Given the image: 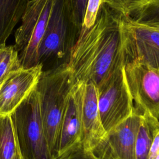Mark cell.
Returning a JSON list of instances; mask_svg holds the SVG:
<instances>
[{
    "label": "cell",
    "instance_id": "cell-1",
    "mask_svg": "<svg viewBox=\"0 0 159 159\" xmlns=\"http://www.w3.org/2000/svg\"><path fill=\"white\" fill-rule=\"evenodd\" d=\"M125 18L122 14L101 3L94 24L82 27L67 65L75 81L91 82L97 87L127 60Z\"/></svg>",
    "mask_w": 159,
    "mask_h": 159
},
{
    "label": "cell",
    "instance_id": "cell-2",
    "mask_svg": "<svg viewBox=\"0 0 159 159\" xmlns=\"http://www.w3.org/2000/svg\"><path fill=\"white\" fill-rule=\"evenodd\" d=\"M75 83L71 71L65 65L42 71L35 86L44 134L52 159L56 156L61 120Z\"/></svg>",
    "mask_w": 159,
    "mask_h": 159
},
{
    "label": "cell",
    "instance_id": "cell-3",
    "mask_svg": "<svg viewBox=\"0 0 159 159\" xmlns=\"http://www.w3.org/2000/svg\"><path fill=\"white\" fill-rule=\"evenodd\" d=\"M80 31L74 22L70 0H53L38 52V64L43 71L68 64Z\"/></svg>",
    "mask_w": 159,
    "mask_h": 159
},
{
    "label": "cell",
    "instance_id": "cell-4",
    "mask_svg": "<svg viewBox=\"0 0 159 159\" xmlns=\"http://www.w3.org/2000/svg\"><path fill=\"white\" fill-rule=\"evenodd\" d=\"M17 142L25 159H52L44 134L35 88L11 114Z\"/></svg>",
    "mask_w": 159,
    "mask_h": 159
},
{
    "label": "cell",
    "instance_id": "cell-5",
    "mask_svg": "<svg viewBox=\"0 0 159 159\" xmlns=\"http://www.w3.org/2000/svg\"><path fill=\"white\" fill-rule=\"evenodd\" d=\"M53 0H28L21 17L22 24L14 34L15 48L21 66L38 65V52L52 10Z\"/></svg>",
    "mask_w": 159,
    "mask_h": 159
},
{
    "label": "cell",
    "instance_id": "cell-6",
    "mask_svg": "<svg viewBox=\"0 0 159 159\" xmlns=\"http://www.w3.org/2000/svg\"><path fill=\"white\" fill-rule=\"evenodd\" d=\"M124 66L97 87L99 111L106 132L129 118L135 111Z\"/></svg>",
    "mask_w": 159,
    "mask_h": 159
},
{
    "label": "cell",
    "instance_id": "cell-7",
    "mask_svg": "<svg viewBox=\"0 0 159 159\" xmlns=\"http://www.w3.org/2000/svg\"><path fill=\"white\" fill-rule=\"evenodd\" d=\"M124 70L136 107L159 120V68L135 58L127 60Z\"/></svg>",
    "mask_w": 159,
    "mask_h": 159
},
{
    "label": "cell",
    "instance_id": "cell-8",
    "mask_svg": "<svg viewBox=\"0 0 159 159\" xmlns=\"http://www.w3.org/2000/svg\"><path fill=\"white\" fill-rule=\"evenodd\" d=\"M142 112L135 107L134 113L107 132L91 151L96 159H135V143Z\"/></svg>",
    "mask_w": 159,
    "mask_h": 159
},
{
    "label": "cell",
    "instance_id": "cell-9",
    "mask_svg": "<svg viewBox=\"0 0 159 159\" xmlns=\"http://www.w3.org/2000/svg\"><path fill=\"white\" fill-rule=\"evenodd\" d=\"M84 84L75 81L69 94L60 126L55 158L81 144Z\"/></svg>",
    "mask_w": 159,
    "mask_h": 159
},
{
    "label": "cell",
    "instance_id": "cell-10",
    "mask_svg": "<svg viewBox=\"0 0 159 159\" xmlns=\"http://www.w3.org/2000/svg\"><path fill=\"white\" fill-rule=\"evenodd\" d=\"M42 71L40 65L21 68L0 85V115L14 112L35 88Z\"/></svg>",
    "mask_w": 159,
    "mask_h": 159
},
{
    "label": "cell",
    "instance_id": "cell-11",
    "mask_svg": "<svg viewBox=\"0 0 159 159\" xmlns=\"http://www.w3.org/2000/svg\"><path fill=\"white\" fill-rule=\"evenodd\" d=\"M124 18L127 60L137 58L159 68V31Z\"/></svg>",
    "mask_w": 159,
    "mask_h": 159
},
{
    "label": "cell",
    "instance_id": "cell-12",
    "mask_svg": "<svg viewBox=\"0 0 159 159\" xmlns=\"http://www.w3.org/2000/svg\"><path fill=\"white\" fill-rule=\"evenodd\" d=\"M106 133L99 111L97 86L91 82L84 83L81 111L82 147L91 152Z\"/></svg>",
    "mask_w": 159,
    "mask_h": 159
},
{
    "label": "cell",
    "instance_id": "cell-13",
    "mask_svg": "<svg viewBox=\"0 0 159 159\" xmlns=\"http://www.w3.org/2000/svg\"><path fill=\"white\" fill-rule=\"evenodd\" d=\"M28 0H0V46L6 45L25 9Z\"/></svg>",
    "mask_w": 159,
    "mask_h": 159
},
{
    "label": "cell",
    "instance_id": "cell-14",
    "mask_svg": "<svg viewBox=\"0 0 159 159\" xmlns=\"http://www.w3.org/2000/svg\"><path fill=\"white\" fill-rule=\"evenodd\" d=\"M133 23L159 26V0H143L130 6L122 14Z\"/></svg>",
    "mask_w": 159,
    "mask_h": 159
},
{
    "label": "cell",
    "instance_id": "cell-15",
    "mask_svg": "<svg viewBox=\"0 0 159 159\" xmlns=\"http://www.w3.org/2000/svg\"><path fill=\"white\" fill-rule=\"evenodd\" d=\"M150 115L142 113L135 143V158L148 159L153 140L155 120Z\"/></svg>",
    "mask_w": 159,
    "mask_h": 159
},
{
    "label": "cell",
    "instance_id": "cell-16",
    "mask_svg": "<svg viewBox=\"0 0 159 159\" xmlns=\"http://www.w3.org/2000/svg\"><path fill=\"white\" fill-rule=\"evenodd\" d=\"M17 147L11 114L0 115V159H11Z\"/></svg>",
    "mask_w": 159,
    "mask_h": 159
},
{
    "label": "cell",
    "instance_id": "cell-17",
    "mask_svg": "<svg viewBox=\"0 0 159 159\" xmlns=\"http://www.w3.org/2000/svg\"><path fill=\"white\" fill-rule=\"evenodd\" d=\"M21 68L18 52L14 45L0 46V85Z\"/></svg>",
    "mask_w": 159,
    "mask_h": 159
},
{
    "label": "cell",
    "instance_id": "cell-18",
    "mask_svg": "<svg viewBox=\"0 0 159 159\" xmlns=\"http://www.w3.org/2000/svg\"><path fill=\"white\" fill-rule=\"evenodd\" d=\"M89 0H70L71 11L75 25L81 30Z\"/></svg>",
    "mask_w": 159,
    "mask_h": 159
},
{
    "label": "cell",
    "instance_id": "cell-19",
    "mask_svg": "<svg viewBox=\"0 0 159 159\" xmlns=\"http://www.w3.org/2000/svg\"><path fill=\"white\" fill-rule=\"evenodd\" d=\"M55 159H96L91 152L84 150L81 144L69 150Z\"/></svg>",
    "mask_w": 159,
    "mask_h": 159
},
{
    "label": "cell",
    "instance_id": "cell-20",
    "mask_svg": "<svg viewBox=\"0 0 159 159\" xmlns=\"http://www.w3.org/2000/svg\"><path fill=\"white\" fill-rule=\"evenodd\" d=\"M101 0H89L82 27L89 28L94 22Z\"/></svg>",
    "mask_w": 159,
    "mask_h": 159
},
{
    "label": "cell",
    "instance_id": "cell-21",
    "mask_svg": "<svg viewBox=\"0 0 159 159\" xmlns=\"http://www.w3.org/2000/svg\"><path fill=\"white\" fill-rule=\"evenodd\" d=\"M141 1L143 0H101V3H104L111 9L123 14L130 6Z\"/></svg>",
    "mask_w": 159,
    "mask_h": 159
},
{
    "label": "cell",
    "instance_id": "cell-22",
    "mask_svg": "<svg viewBox=\"0 0 159 159\" xmlns=\"http://www.w3.org/2000/svg\"><path fill=\"white\" fill-rule=\"evenodd\" d=\"M148 159H159V120L154 123L153 140Z\"/></svg>",
    "mask_w": 159,
    "mask_h": 159
},
{
    "label": "cell",
    "instance_id": "cell-23",
    "mask_svg": "<svg viewBox=\"0 0 159 159\" xmlns=\"http://www.w3.org/2000/svg\"><path fill=\"white\" fill-rule=\"evenodd\" d=\"M11 159H25L24 157L22 156V155L20 153V149L19 148L18 144H17V147L16 152L15 154L14 155L13 157Z\"/></svg>",
    "mask_w": 159,
    "mask_h": 159
},
{
    "label": "cell",
    "instance_id": "cell-24",
    "mask_svg": "<svg viewBox=\"0 0 159 159\" xmlns=\"http://www.w3.org/2000/svg\"><path fill=\"white\" fill-rule=\"evenodd\" d=\"M150 27V26H149ZM153 27L155 29H156L157 30H158L159 31V26H153V27Z\"/></svg>",
    "mask_w": 159,
    "mask_h": 159
}]
</instances>
